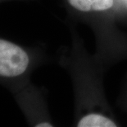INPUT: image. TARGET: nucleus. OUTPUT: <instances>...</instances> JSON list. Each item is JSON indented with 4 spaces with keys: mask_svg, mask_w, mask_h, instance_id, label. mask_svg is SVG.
<instances>
[{
    "mask_svg": "<svg viewBox=\"0 0 127 127\" xmlns=\"http://www.w3.org/2000/svg\"><path fill=\"white\" fill-rule=\"evenodd\" d=\"M36 57L22 45L0 36V83L11 90L21 86L34 66Z\"/></svg>",
    "mask_w": 127,
    "mask_h": 127,
    "instance_id": "obj_1",
    "label": "nucleus"
},
{
    "mask_svg": "<svg viewBox=\"0 0 127 127\" xmlns=\"http://www.w3.org/2000/svg\"><path fill=\"white\" fill-rule=\"evenodd\" d=\"M73 9L82 12H100L112 9L114 0H66Z\"/></svg>",
    "mask_w": 127,
    "mask_h": 127,
    "instance_id": "obj_2",
    "label": "nucleus"
},
{
    "mask_svg": "<svg viewBox=\"0 0 127 127\" xmlns=\"http://www.w3.org/2000/svg\"><path fill=\"white\" fill-rule=\"evenodd\" d=\"M117 123L112 118L98 112L88 113L79 119L76 126L78 127H115Z\"/></svg>",
    "mask_w": 127,
    "mask_h": 127,
    "instance_id": "obj_3",
    "label": "nucleus"
},
{
    "mask_svg": "<svg viewBox=\"0 0 127 127\" xmlns=\"http://www.w3.org/2000/svg\"><path fill=\"white\" fill-rule=\"evenodd\" d=\"M7 1H12V0H0V3H1V2H7Z\"/></svg>",
    "mask_w": 127,
    "mask_h": 127,
    "instance_id": "obj_4",
    "label": "nucleus"
}]
</instances>
